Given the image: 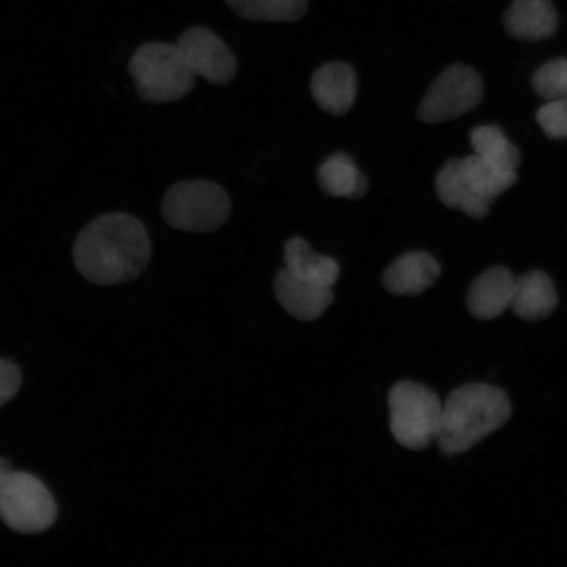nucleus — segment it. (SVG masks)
Returning a JSON list of instances; mask_svg holds the SVG:
<instances>
[{"instance_id":"f257e3e1","label":"nucleus","mask_w":567,"mask_h":567,"mask_svg":"<svg viewBox=\"0 0 567 567\" xmlns=\"http://www.w3.org/2000/svg\"><path fill=\"white\" fill-rule=\"evenodd\" d=\"M147 230L126 213H106L89 223L76 237L74 264L84 279L99 286L132 281L151 260Z\"/></svg>"},{"instance_id":"f03ea898","label":"nucleus","mask_w":567,"mask_h":567,"mask_svg":"<svg viewBox=\"0 0 567 567\" xmlns=\"http://www.w3.org/2000/svg\"><path fill=\"white\" fill-rule=\"evenodd\" d=\"M512 416L502 389L487 384L461 386L449 395L436 442L445 455H461L499 430Z\"/></svg>"},{"instance_id":"7ed1b4c3","label":"nucleus","mask_w":567,"mask_h":567,"mask_svg":"<svg viewBox=\"0 0 567 567\" xmlns=\"http://www.w3.org/2000/svg\"><path fill=\"white\" fill-rule=\"evenodd\" d=\"M130 73L138 95L148 103H169L189 94L195 74L176 44L147 42L134 52Z\"/></svg>"},{"instance_id":"20e7f679","label":"nucleus","mask_w":567,"mask_h":567,"mask_svg":"<svg viewBox=\"0 0 567 567\" xmlns=\"http://www.w3.org/2000/svg\"><path fill=\"white\" fill-rule=\"evenodd\" d=\"M390 430L396 443L421 451L436 441L441 429L443 403L429 388L401 381L389 393Z\"/></svg>"},{"instance_id":"39448f33","label":"nucleus","mask_w":567,"mask_h":567,"mask_svg":"<svg viewBox=\"0 0 567 567\" xmlns=\"http://www.w3.org/2000/svg\"><path fill=\"white\" fill-rule=\"evenodd\" d=\"M161 212L172 228L187 233H212L228 221L231 203L225 189L205 181L174 184L163 196Z\"/></svg>"},{"instance_id":"423d86ee","label":"nucleus","mask_w":567,"mask_h":567,"mask_svg":"<svg viewBox=\"0 0 567 567\" xmlns=\"http://www.w3.org/2000/svg\"><path fill=\"white\" fill-rule=\"evenodd\" d=\"M59 516L53 494L31 473L10 471L0 481V520L21 535L41 534Z\"/></svg>"},{"instance_id":"0eeeda50","label":"nucleus","mask_w":567,"mask_h":567,"mask_svg":"<svg viewBox=\"0 0 567 567\" xmlns=\"http://www.w3.org/2000/svg\"><path fill=\"white\" fill-rule=\"evenodd\" d=\"M484 97V83L476 70L446 68L425 94L417 117L425 124L450 122L476 110Z\"/></svg>"},{"instance_id":"6e6552de","label":"nucleus","mask_w":567,"mask_h":567,"mask_svg":"<svg viewBox=\"0 0 567 567\" xmlns=\"http://www.w3.org/2000/svg\"><path fill=\"white\" fill-rule=\"evenodd\" d=\"M184 60L195 75L205 78L213 84L224 86L237 73L236 56L215 32L205 27H193L184 31L177 40Z\"/></svg>"},{"instance_id":"1a4fd4ad","label":"nucleus","mask_w":567,"mask_h":567,"mask_svg":"<svg viewBox=\"0 0 567 567\" xmlns=\"http://www.w3.org/2000/svg\"><path fill=\"white\" fill-rule=\"evenodd\" d=\"M310 91L319 109L332 116H343L357 101V73L344 62L326 63L311 78Z\"/></svg>"},{"instance_id":"9d476101","label":"nucleus","mask_w":567,"mask_h":567,"mask_svg":"<svg viewBox=\"0 0 567 567\" xmlns=\"http://www.w3.org/2000/svg\"><path fill=\"white\" fill-rule=\"evenodd\" d=\"M274 288L282 309L303 322L316 321L334 301L331 287L296 279L286 268L276 275Z\"/></svg>"},{"instance_id":"9b49d317","label":"nucleus","mask_w":567,"mask_h":567,"mask_svg":"<svg viewBox=\"0 0 567 567\" xmlns=\"http://www.w3.org/2000/svg\"><path fill=\"white\" fill-rule=\"evenodd\" d=\"M441 274V266L430 254L411 251L385 269L382 286L394 296H416L427 290Z\"/></svg>"},{"instance_id":"f8f14e48","label":"nucleus","mask_w":567,"mask_h":567,"mask_svg":"<svg viewBox=\"0 0 567 567\" xmlns=\"http://www.w3.org/2000/svg\"><path fill=\"white\" fill-rule=\"evenodd\" d=\"M515 278L508 268L496 266L480 275L467 292L471 315L481 321L499 317L512 303Z\"/></svg>"},{"instance_id":"ddd939ff","label":"nucleus","mask_w":567,"mask_h":567,"mask_svg":"<svg viewBox=\"0 0 567 567\" xmlns=\"http://www.w3.org/2000/svg\"><path fill=\"white\" fill-rule=\"evenodd\" d=\"M505 27L516 40H548L558 30V13L551 0H513L505 13Z\"/></svg>"},{"instance_id":"4468645a","label":"nucleus","mask_w":567,"mask_h":567,"mask_svg":"<svg viewBox=\"0 0 567 567\" xmlns=\"http://www.w3.org/2000/svg\"><path fill=\"white\" fill-rule=\"evenodd\" d=\"M436 194L446 208L457 209L467 217L482 219L488 215L491 204L480 197L464 174L461 159H450L439 169L435 181Z\"/></svg>"},{"instance_id":"2eb2a0df","label":"nucleus","mask_w":567,"mask_h":567,"mask_svg":"<svg viewBox=\"0 0 567 567\" xmlns=\"http://www.w3.org/2000/svg\"><path fill=\"white\" fill-rule=\"evenodd\" d=\"M557 292L547 274L532 271L515 279L509 309L517 317L535 322L549 317L557 307Z\"/></svg>"},{"instance_id":"dca6fc26","label":"nucleus","mask_w":567,"mask_h":567,"mask_svg":"<svg viewBox=\"0 0 567 567\" xmlns=\"http://www.w3.org/2000/svg\"><path fill=\"white\" fill-rule=\"evenodd\" d=\"M287 271L296 279L332 287L339 279L340 267L334 258L324 257L311 250L307 239L293 237L284 247Z\"/></svg>"},{"instance_id":"f3484780","label":"nucleus","mask_w":567,"mask_h":567,"mask_svg":"<svg viewBox=\"0 0 567 567\" xmlns=\"http://www.w3.org/2000/svg\"><path fill=\"white\" fill-rule=\"evenodd\" d=\"M317 182L323 194L330 197H346L359 200L368 190L367 176L359 172L350 155H331L318 168Z\"/></svg>"},{"instance_id":"a211bd4d","label":"nucleus","mask_w":567,"mask_h":567,"mask_svg":"<svg viewBox=\"0 0 567 567\" xmlns=\"http://www.w3.org/2000/svg\"><path fill=\"white\" fill-rule=\"evenodd\" d=\"M474 154L507 172H516L522 162L519 148L512 144L499 126L481 125L471 132Z\"/></svg>"},{"instance_id":"6ab92c4d","label":"nucleus","mask_w":567,"mask_h":567,"mask_svg":"<svg viewBox=\"0 0 567 567\" xmlns=\"http://www.w3.org/2000/svg\"><path fill=\"white\" fill-rule=\"evenodd\" d=\"M239 18L264 23H290L308 11L309 0H225Z\"/></svg>"},{"instance_id":"aec40b11","label":"nucleus","mask_w":567,"mask_h":567,"mask_svg":"<svg viewBox=\"0 0 567 567\" xmlns=\"http://www.w3.org/2000/svg\"><path fill=\"white\" fill-rule=\"evenodd\" d=\"M461 166L473 189L487 204H492L496 197L506 193L517 182L516 172L496 167L476 154L461 159Z\"/></svg>"},{"instance_id":"412c9836","label":"nucleus","mask_w":567,"mask_h":567,"mask_svg":"<svg viewBox=\"0 0 567 567\" xmlns=\"http://www.w3.org/2000/svg\"><path fill=\"white\" fill-rule=\"evenodd\" d=\"M532 87L545 101L567 99V59L544 63L532 76Z\"/></svg>"},{"instance_id":"4be33fe9","label":"nucleus","mask_w":567,"mask_h":567,"mask_svg":"<svg viewBox=\"0 0 567 567\" xmlns=\"http://www.w3.org/2000/svg\"><path fill=\"white\" fill-rule=\"evenodd\" d=\"M536 120L547 137L567 138V99L549 101L537 111Z\"/></svg>"},{"instance_id":"5701e85b","label":"nucleus","mask_w":567,"mask_h":567,"mask_svg":"<svg viewBox=\"0 0 567 567\" xmlns=\"http://www.w3.org/2000/svg\"><path fill=\"white\" fill-rule=\"evenodd\" d=\"M21 382L20 368L10 360L0 359V408L19 393Z\"/></svg>"},{"instance_id":"b1692460","label":"nucleus","mask_w":567,"mask_h":567,"mask_svg":"<svg viewBox=\"0 0 567 567\" xmlns=\"http://www.w3.org/2000/svg\"><path fill=\"white\" fill-rule=\"evenodd\" d=\"M12 471V466L10 464L9 460H6L3 457H0V481L3 480L7 473Z\"/></svg>"}]
</instances>
